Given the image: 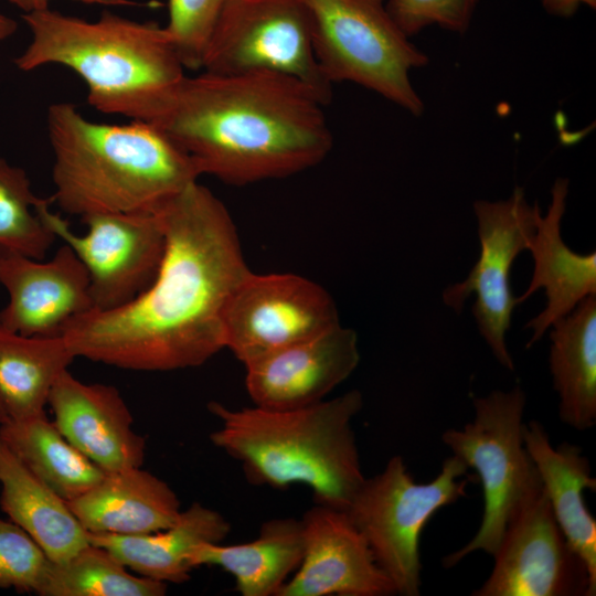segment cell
<instances>
[{
    "label": "cell",
    "instance_id": "9a60e30c",
    "mask_svg": "<svg viewBox=\"0 0 596 596\" xmlns=\"http://www.w3.org/2000/svg\"><path fill=\"white\" fill-rule=\"evenodd\" d=\"M302 560L277 596H390L395 588L344 510L315 503L302 518Z\"/></svg>",
    "mask_w": 596,
    "mask_h": 596
},
{
    "label": "cell",
    "instance_id": "8fae6325",
    "mask_svg": "<svg viewBox=\"0 0 596 596\" xmlns=\"http://www.w3.org/2000/svg\"><path fill=\"white\" fill-rule=\"evenodd\" d=\"M480 254L468 276L443 291L444 304L460 313L467 298L475 294L472 315L479 333L493 356L513 371L505 333L511 324L515 304L510 286V273L517 256L526 251L536 227L540 212L530 205L524 190L517 187L505 200H477L473 203Z\"/></svg>",
    "mask_w": 596,
    "mask_h": 596
},
{
    "label": "cell",
    "instance_id": "30bf717a",
    "mask_svg": "<svg viewBox=\"0 0 596 596\" xmlns=\"http://www.w3.org/2000/svg\"><path fill=\"white\" fill-rule=\"evenodd\" d=\"M51 201L40 199L35 211L86 267L92 310L125 305L151 284L164 249V233L155 210L92 213L81 217L87 232L76 234L51 211Z\"/></svg>",
    "mask_w": 596,
    "mask_h": 596
},
{
    "label": "cell",
    "instance_id": "3957f363",
    "mask_svg": "<svg viewBox=\"0 0 596 596\" xmlns=\"http://www.w3.org/2000/svg\"><path fill=\"white\" fill-rule=\"evenodd\" d=\"M55 201L71 215L153 211L202 175L196 161L151 123L108 125L72 103L47 109Z\"/></svg>",
    "mask_w": 596,
    "mask_h": 596
},
{
    "label": "cell",
    "instance_id": "4dcf8cb0",
    "mask_svg": "<svg viewBox=\"0 0 596 596\" xmlns=\"http://www.w3.org/2000/svg\"><path fill=\"white\" fill-rule=\"evenodd\" d=\"M479 0H385V6L400 26L412 38L422 30L437 25L462 34L471 23Z\"/></svg>",
    "mask_w": 596,
    "mask_h": 596
},
{
    "label": "cell",
    "instance_id": "5b68a950",
    "mask_svg": "<svg viewBox=\"0 0 596 596\" xmlns=\"http://www.w3.org/2000/svg\"><path fill=\"white\" fill-rule=\"evenodd\" d=\"M363 407L359 390L290 409H233L207 404L220 421L211 443L236 460L255 486L311 489L315 503L344 510L365 477L352 421Z\"/></svg>",
    "mask_w": 596,
    "mask_h": 596
},
{
    "label": "cell",
    "instance_id": "ffe728a7",
    "mask_svg": "<svg viewBox=\"0 0 596 596\" xmlns=\"http://www.w3.org/2000/svg\"><path fill=\"white\" fill-rule=\"evenodd\" d=\"M523 437L555 519L585 563L596 593V520L584 499L586 489L596 490L590 462L575 445L565 441L554 447L536 421L524 423Z\"/></svg>",
    "mask_w": 596,
    "mask_h": 596
},
{
    "label": "cell",
    "instance_id": "4316f807",
    "mask_svg": "<svg viewBox=\"0 0 596 596\" xmlns=\"http://www.w3.org/2000/svg\"><path fill=\"white\" fill-rule=\"evenodd\" d=\"M168 584L130 574L104 547L88 543L61 563H50L40 596H163Z\"/></svg>",
    "mask_w": 596,
    "mask_h": 596
},
{
    "label": "cell",
    "instance_id": "d6986e66",
    "mask_svg": "<svg viewBox=\"0 0 596 596\" xmlns=\"http://www.w3.org/2000/svg\"><path fill=\"white\" fill-rule=\"evenodd\" d=\"M67 504L86 532L117 535L163 530L182 511L173 489L141 467L106 472L97 485Z\"/></svg>",
    "mask_w": 596,
    "mask_h": 596
},
{
    "label": "cell",
    "instance_id": "5bb4252c",
    "mask_svg": "<svg viewBox=\"0 0 596 596\" xmlns=\"http://www.w3.org/2000/svg\"><path fill=\"white\" fill-rule=\"evenodd\" d=\"M0 284L9 294L0 323L22 336H61L72 319L93 309L88 272L66 244L49 262L0 245Z\"/></svg>",
    "mask_w": 596,
    "mask_h": 596
},
{
    "label": "cell",
    "instance_id": "9c48e42d",
    "mask_svg": "<svg viewBox=\"0 0 596 596\" xmlns=\"http://www.w3.org/2000/svg\"><path fill=\"white\" fill-rule=\"evenodd\" d=\"M202 68L278 73L310 86L326 104L332 99V84L316 60L305 0H225Z\"/></svg>",
    "mask_w": 596,
    "mask_h": 596
},
{
    "label": "cell",
    "instance_id": "e575fe53",
    "mask_svg": "<svg viewBox=\"0 0 596 596\" xmlns=\"http://www.w3.org/2000/svg\"><path fill=\"white\" fill-rule=\"evenodd\" d=\"M9 421L8 413L3 406L2 401L0 400V425L4 422Z\"/></svg>",
    "mask_w": 596,
    "mask_h": 596
},
{
    "label": "cell",
    "instance_id": "8992f818",
    "mask_svg": "<svg viewBox=\"0 0 596 596\" xmlns=\"http://www.w3.org/2000/svg\"><path fill=\"white\" fill-rule=\"evenodd\" d=\"M311 15L316 60L333 85L352 82L414 116L424 103L409 74L428 56L389 13L385 0H305Z\"/></svg>",
    "mask_w": 596,
    "mask_h": 596
},
{
    "label": "cell",
    "instance_id": "484cf974",
    "mask_svg": "<svg viewBox=\"0 0 596 596\" xmlns=\"http://www.w3.org/2000/svg\"><path fill=\"white\" fill-rule=\"evenodd\" d=\"M0 440L66 502L88 491L106 473L75 448L45 413L2 423Z\"/></svg>",
    "mask_w": 596,
    "mask_h": 596
},
{
    "label": "cell",
    "instance_id": "d4e9b609",
    "mask_svg": "<svg viewBox=\"0 0 596 596\" xmlns=\"http://www.w3.org/2000/svg\"><path fill=\"white\" fill-rule=\"evenodd\" d=\"M74 359L62 336L26 337L0 323V400L9 419L44 414L54 383Z\"/></svg>",
    "mask_w": 596,
    "mask_h": 596
},
{
    "label": "cell",
    "instance_id": "7c38bea8",
    "mask_svg": "<svg viewBox=\"0 0 596 596\" xmlns=\"http://www.w3.org/2000/svg\"><path fill=\"white\" fill-rule=\"evenodd\" d=\"M340 323L332 297L295 274L249 272L232 294L223 316V341L247 366Z\"/></svg>",
    "mask_w": 596,
    "mask_h": 596
},
{
    "label": "cell",
    "instance_id": "d6a6232c",
    "mask_svg": "<svg viewBox=\"0 0 596 596\" xmlns=\"http://www.w3.org/2000/svg\"><path fill=\"white\" fill-rule=\"evenodd\" d=\"M544 10L555 17L568 18L574 15L579 7L596 8V0H540Z\"/></svg>",
    "mask_w": 596,
    "mask_h": 596
},
{
    "label": "cell",
    "instance_id": "603a6c76",
    "mask_svg": "<svg viewBox=\"0 0 596 596\" xmlns=\"http://www.w3.org/2000/svg\"><path fill=\"white\" fill-rule=\"evenodd\" d=\"M0 507L53 563L86 546L87 532L67 502L35 477L0 440Z\"/></svg>",
    "mask_w": 596,
    "mask_h": 596
},
{
    "label": "cell",
    "instance_id": "ba28073f",
    "mask_svg": "<svg viewBox=\"0 0 596 596\" xmlns=\"http://www.w3.org/2000/svg\"><path fill=\"white\" fill-rule=\"evenodd\" d=\"M524 407L525 394L519 385L509 391L496 390L473 398L471 422L441 435L453 455L475 469L483 496L477 533L441 560L445 567L455 566L472 552L493 555L514 511L541 485L524 444Z\"/></svg>",
    "mask_w": 596,
    "mask_h": 596
},
{
    "label": "cell",
    "instance_id": "52a82bcc",
    "mask_svg": "<svg viewBox=\"0 0 596 596\" xmlns=\"http://www.w3.org/2000/svg\"><path fill=\"white\" fill-rule=\"evenodd\" d=\"M451 455L429 482H416L404 459L393 456L377 475L365 478L344 509L401 596L421 590V534L441 508L466 497L472 476Z\"/></svg>",
    "mask_w": 596,
    "mask_h": 596
},
{
    "label": "cell",
    "instance_id": "4fadbf2b",
    "mask_svg": "<svg viewBox=\"0 0 596 596\" xmlns=\"http://www.w3.org/2000/svg\"><path fill=\"white\" fill-rule=\"evenodd\" d=\"M493 568L473 596H594L587 567L572 549L542 483L510 518Z\"/></svg>",
    "mask_w": 596,
    "mask_h": 596
},
{
    "label": "cell",
    "instance_id": "6da1fadb",
    "mask_svg": "<svg viewBox=\"0 0 596 596\" xmlns=\"http://www.w3.org/2000/svg\"><path fill=\"white\" fill-rule=\"evenodd\" d=\"M155 211L164 249L153 280L125 305L72 319L61 336L75 358L174 371L202 365L224 349L226 305L251 272L227 209L196 181Z\"/></svg>",
    "mask_w": 596,
    "mask_h": 596
},
{
    "label": "cell",
    "instance_id": "44dd1931",
    "mask_svg": "<svg viewBox=\"0 0 596 596\" xmlns=\"http://www.w3.org/2000/svg\"><path fill=\"white\" fill-rule=\"evenodd\" d=\"M230 532L231 524L220 512L194 502L163 530L139 535L87 532V539L137 575L182 584L191 578L193 550L201 543H221Z\"/></svg>",
    "mask_w": 596,
    "mask_h": 596
},
{
    "label": "cell",
    "instance_id": "cb8c5ba5",
    "mask_svg": "<svg viewBox=\"0 0 596 596\" xmlns=\"http://www.w3.org/2000/svg\"><path fill=\"white\" fill-rule=\"evenodd\" d=\"M549 356L561 421L586 430L596 424V295L552 324Z\"/></svg>",
    "mask_w": 596,
    "mask_h": 596
},
{
    "label": "cell",
    "instance_id": "f1b7e54d",
    "mask_svg": "<svg viewBox=\"0 0 596 596\" xmlns=\"http://www.w3.org/2000/svg\"><path fill=\"white\" fill-rule=\"evenodd\" d=\"M225 0H168L164 26L184 68H202Z\"/></svg>",
    "mask_w": 596,
    "mask_h": 596
},
{
    "label": "cell",
    "instance_id": "1f68e13d",
    "mask_svg": "<svg viewBox=\"0 0 596 596\" xmlns=\"http://www.w3.org/2000/svg\"><path fill=\"white\" fill-rule=\"evenodd\" d=\"M13 6L23 10L24 13L42 11L50 9V2L52 0H8ZM85 4H97L108 7H139L145 6L134 0H73Z\"/></svg>",
    "mask_w": 596,
    "mask_h": 596
},
{
    "label": "cell",
    "instance_id": "2e32d148",
    "mask_svg": "<svg viewBox=\"0 0 596 596\" xmlns=\"http://www.w3.org/2000/svg\"><path fill=\"white\" fill-rule=\"evenodd\" d=\"M360 362L354 330L340 323L245 366L254 405L290 409L326 400Z\"/></svg>",
    "mask_w": 596,
    "mask_h": 596
},
{
    "label": "cell",
    "instance_id": "ac0fdd59",
    "mask_svg": "<svg viewBox=\"0 0 596 596\" xmlns=\"http://www.w3.org/2000/svg\"><path fill=\"white\" fill-rule=\"evenodd\" d=\"M568 180L557 178L551 189L545 215L536 216V227L526 251L534 262L533 275L525 291L515 297L519 305L543 288L546 305L525 328L532 330L526 348L540 341L558 319L568 315L583 299L596 295V253L573 252L562 240L561 223L566 210Z\"/></svg>",
    "mask_w": 596,
    "mask_h": 596
},
{
    "label": "cell",
    "instance_id": "7a4b0ae2",
    "mask_svg": "<svg viewBox=\"0 0 596 596\" xmlns=\"http://www.w3.org/2000/svg\"><path fill=\"white\" fill-rule=\"evenodd\" d=\"M305 83L273 72L185 76L153 123L202 174L243 185L321 162L333 145L323 107Z\"/></svg>",
    "mask_w": 596,
    "mask_h": 596
},
{
    "label": "cell",
    "instance_id": "277c9868",
    "mask_svg": "<svg viewBox=\"0 0 596 596\" xmlns=\"http://www.w3.org/2000/svg\"><path fill=\"white\" fill-rule=\"evenodd\" d=\"M32 40L15 66L30 72L47 64L71 68L87 85V100L104 114L153 123L184 77L169 34L156 22L108 11L93 22L51 9L23 13Z\"/></svg>",
    "mask_w": 596,
    "mask_h": 596
},
{
    "label": "cell",
    "instance_id": "e0dca14e",
    "mask_svg": "<svg viewBox=\"0 0 596 596\" xmlns=\"http://www.w3.org/2000/svg\"><path fill=\"white\" fill-rule=\"evenodd\" d=\"M61 434L105 472L141 467L146 439L132 428V414L117 387L87 384L68 369L49 396Z\"/></svg>",
    "mask_w": 596,
    "mask_h": 596
},
{
    "label": "cell",
    "instance_id": "f546056e",
    "mask_svg": "<svg viewBox=\"0 0 596 596\" xmlns=\"http://www.w3.org/2000/svg\"><path fill=\"white\" fill-rule=\"evenodd\" d=\"M51 561L11 520L0 519V588L39 594Z\"/></svg>",
    "mask_w": 596,
    "mask_h": 596
},
{
    "label": "cell",
    "instance_id": "836d02e7",
    "mask_svg": "<svg viewBox=\"0 0 596 596\" xmlns=\"http://www.w3.org/2000/svg\"><path fill=\"white\" fill-rule=\"evenodd\" d=\"M17 28L18 24L13 19L0 13V42L10 38Z\"/></svg>",
    "mask_w": 596,
    "mask_h": 596
},
{
    "label": "cell",
    "instance_id": "7402d4cb",
    "mask_svg": "<svg viewBox=\"0 0 596 596\" xmlns=\"http://www.w3.org/2000/svg\"><path fill=\"white\" fill-rule=\"evenodd\" d=\"M304 555L301 519L276 518L262 523L251 542L223 545L201 543L191 556V566H216L235 581L242 596H277L298 568Z\"/></svg>",
    "mask_w": 596,
    "mask_h": 596
},
{
    "label": "cell",
    "instance_id": "83f0119b",
    "mask_svg": "<svg viewBox=\"0 0 596 596\" xmlns=\"http://www.w3.org/2000/svg\"><path fill=\"white\" fill-rule=\"evenodd\" d=\"M40 199L25 171L0 157V245L42 260L56 236L35 211Z\"/></svg>",
    "mask_w": 596,
    "mask_h": 596
}]
</instances>
